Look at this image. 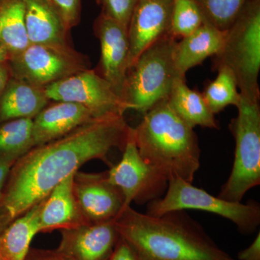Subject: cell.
<instances>
[{
    "label": "cell",
    "mask_w": 260,
    "mask_h": 260,
    "mask_svg": "<svg viewBox=\"0 0 260 260\" xmlns=\"http://www.w3.org/2000/svg\"><path fill=\"white\" fill-rule=\"evenodd\" d=\"M216 70V78L205 86L202 93L210 110L215 115L229 106L237 107L241 100L237 79L232 70L226 66L219 67Z\"/></svg>",
    "instance_id": "24"
},
{
    "label": "cell",
    "mask_w": 260,
    "mask_h": 260,
    "mask_svg": "<svg viewBox=\"0 0 260 260\" xmlns=\"http://www.w3.org/2000/svg\"><path fill=\"white\" fill-rule=\"evenodd\" d=\"M130 129L124 116L99 118L17 159L0 197V234L85 162L99 159L111 165L108 154L123 151Z\"/></svg>",
    "instance_id": "1"
},
{
    "label": "cell",
    "mask_w": 260,
    "mask_h": 260,
    "mask_svg": "<svg viewBox=\"0 0 260 260\" xmlns=\"http://www.w3.org/2000/svg\"><path fill=\"white\" fill-rule=\"evenodd\" d=\"M60 15L65 27L71 30L80 23L81 16V0H51Z\"/></svg>",
    "instance_id": "28"
},
{
    "label": "cell",
    "mask_w": 260,
    "mask_h": 260,
    "mask_svg": "<svg viewBox=\"0 0 260 260\" xmlns=\"http://www.w3.org/2000/svg\"><path fill=\"white\" fill-rule=\"evenodd\" d=\"M73 188L84 216L90 223L114 220L124 209L121 191L108 181L107 172H76Z\"/></svg>",
    "instance_id": "12"
},
{
    "label": "cell",
    "mask_w": 260,
    "mask_h": 260,
    "mask_svg": "<svg viewBox=\"0 0 260 260\" xmlns=\"http://www.w3.org/2000/svg\"><path fill=\"white\" fill-rule=\"evenodd\" d=\"M26 260H66L59 255L55 250L42 251L32 250L29 251Z\"/></svg>",
    "instance_id": "32"
},
{
    "label": "cell",
    "mask_w": 260,
    "mask_h": 260,
    "mask_svg": "<svg viewBox=\"0 0 260 260\" xmlns=\"http://www.w3.org/2000/svg\"><path fill=\"white\" fill-rule=\"evenodd\" d=\"M116 220L61 230L55 251L66 260H107L119 239Z\"/></svg>",
    "instance_id": "13"
},
{
    "label": "cell",
    "mask_w": 260,
    "mask_h": 260,
    "mask_svg": "<svg viewBox=\"0 0 260 260\" xmlns=\"http://www.w3.org/2000/svg\"><path fill=\"white\" fill-rule=\"evenodd\" d=\"M11 78L12 73L9 61H2L0 62V96Z\"/></svg>",
    "instance_id": "33"
},
{
    "label": "cell",
    "mask_w": 260,
    "mask_h": 260,
    "mask_svg": "<svg viewBox=\"0 0 260 260\" xmlns=\"http://www.w3.org/2000/svg\"><path fill=\"white\" fill-rule=\"evenodd\" d=\"M75 174L61 181L43 200L39 217L40 232L72 229L90 223L82 213L75 195Z\"/></svg>",
    "instance_id": "16"
},
{
    "label": "cell",
    "mask_w": 260,
    "mask_h": 260,
    "mask_svg": "<svg viewBox=\"0 0 260 260\" xmlns=\"http://www.w3.org/2000/svg\"><path fill=\"white\" fill-rule=\"evenodd\" d=\"M225 31L205 21L189 35L177 41L173 58L178 75L185 78L188 70L201 64L208 57L216 55L221 49Z\"/></svg>",
    "instance_id": "17"
},
{
    "label": "cell",
    "mask_w": 260,
    "mask_h": 260,
    "mask_svg": "<svg viewBox=\"0 0 260 260\" xmlns=\"http://www.w3.org/2000/svg\"><path fill=\"white\" fill-rule=\"evenodd\" d=\"M30 44H70V30L51 0H24Z\"/></svg>",
    "instance_id": "18"
},
{
    "label": "cell",
    "mask_w": 260,
    "mask_h": 260,
    "mask_svg": "<svg viewBox=\"0 0 260 260\" xmlns=\"http://www.w3.org/2000/svg\"><path fill=\"white\" fill-rule=\"evenodd\" d=\"M34 119L20 118L0 126V158L18 159L34 148Z\"/></svg>",
    "instance_id": "23"
},
{
    "label": "cell",
    "mask_w": 260,
    "mask_h": 260,
    "mask_svg": "<svg viewBox=\"0 0 260 260\" xmlns=\"http://www.w3.org/2000/svg\"><path fill=\"white\" fill-rule=\"evenodd\" d=\"M0 42L10 59L30 44L24 0H0Z\"/></svg>",
    "instance_id": "22"
},
{
    "label": "cell",
    "mask_w": 260,
    "mask_h": 260,
    "mask_svg": "<svg viewBox=\"0 0 260 260\" xmlns=\"http://www.w3.org/2000/svg\"><path fill=\"white\" fill-rule=\"evenodd\" d=\"M45 91L49 100L80 104L96 119L124 116L130 110L110 83L95 70H85L51 84L46 87Z\"/></svg>",
    "instance_id": "9"
},
{
    "label": "cell",
    "mask_w": 260,
    "mask_h": 260,
    "mask_svg": "<svg viewBox=\"0 0 260 260\" xmlns=\"http://www.w3.org/2000/svg\"><path fill=\"white\" fill-rule=\"evenodd\" d=\"M0 260H2L1 257H0Z\"/></svg>",
    "instance_id": "35"
},
{
    "label": "cell",
    "mask_w": 260,
    "mask_h": 260,
    "mask_svg": "<svg viewBox=\"0 0 260 260\" xmlns=\"http://www.w3.org/2000/svg\"><path fill=\"white\" fill-rule=\"evenodd\" d=\"M108 181L121 191L124 208L137 204H148L161 198L168 186V179L145 161L138 151L133 127L123 150L120 161L107 172Z\"/></svg>",
    "instance_id": "10"
},
{
    "label": "cell",
    "mask_w": 260,
    "mask_h": 260,
    "mask_svg": "<svg viewBox=\"0 0 260 260\" xmlns=\"http://www.w3.org/2000/svg\"><path fill=\"white\" fill-rule=\"evenodd\" d=\"M8 61L13 78L42 88L90 67L88 56L71 44H30Z\"/></svg>",
    "instance_id": "8"
},
{
    "label": "cell",
    "mask_w": 260,
    "mask_h": 260,
    "mask_svg": "<svg viewBox=\"0 0 260 260\" xmlns=\"http://www.w3.org/2000/svg\"><path fill=\"white\" fill-rule=\"evenodd\" d=\"M139 0H96L101 13L128 28L130 18Z\"/></svg>",
    "instance_id": "27"
},
{
    "label": "cell",
    "mask_w": 260,
    "mask_h": 260,
    "mask_svg": "<svg viewBox=\"0 0 260 260\" xmlns=\"http://www.w3.org/2000/svg\"><path fill=\"white\" fill-rule=\"evenodd\" d=\"M259 101L241 95L238 115L229 124L235 154L232 172L218 194L228 201L241 203L248 191L260 184Z\"/></svg>",
    "instance_id": "6"
},
{
    "label": "cell",
    "mask_w": 260,
    "mask_h": 260,
    "mask_svg": "<svg viewBox=\"0 0 260 260\" xmlns=\"http://www.w3.org/2000/svg\"><path fill=\"white\" fill-rule=\"evenodd\" d=\"M10 56L8 51L3 47V44L0 42V62L2 61H9Z\"/></svg>",
    "instance_id": "34"
},
{
    "label": "cell",
    "mask_w": 260,
    "mask_h": 260,
    "mask_svg": "<svg viewBox=\"0 0 260 260\" xmlns=\"http://www.w3.org/2000/svg\"><path fill=\"white\" fill-rule=\"evenodd\" d=\"M16 160L15 158H0V197L4 189L10 169Z\"/></svg>",
    "instance_id": "31"
},
{
    "label": "cell",
    "mask_w": 260,
    "mask_h": 260,
    "mask_svg": "<svg viewBox=\"0 0 260 260\" xmlns=\"http://www.w3.org/2000/svg\"><path fill=\"white\" fill-rule=\"evenodd\" d=\"M43 200L13 220L0 234L2 260H26L30 243L40 233L39 217Z\"/></svg>",
    "instance_id": "20"
},
{
    "label": "cell",
    "mask_w": 260,
    "mask_h": 260,
    "mask_svg": "<svg viewBox=\"0 0 260 260\" xmlns=\"http://www.w3.org/2000/svg\"><path fill=\"white\" fill-rule=\"evenodd\" d=\"M116 223L119 237L140 260H238L184 210L152 215L129 206Z\"/></svg>",
    "instance_id": "2"
},
{
    "label": "cell",
    "mask_w": 260,
    "mask_h": 260,
    "mask_svg": "<svg viewBox=\"0 0 260 260\" xmlns=\"http://www.w3.org/2000/svg\"><path fill=\"white\" fill-rule=\"evenodd\" d=\"M91 112L75 103L55 102L47 106L34 119V145L49 143L94 120Z\"/></svg>",
    "instance_id": "15"
},
{
    "label": "cell",
    "mask_w": 260,
    "mask_h": 260,
    "mask_svg": "<svg viewBox=\"0 0 260 260\" xmlns=\"http://www.w3.org/2000/svg\"><path fill=\"white\" fill-rule=\"evenodd\" d=\"M107 260H140L125 241L119 237L115 247Z\"/></svg>",
    "instance_id": "29"
},
{
    "label": "cell",
    "mask_w": 260,
    "mask_h": 260,
    "mask_svg": "<svg viewBox=\"0 0 260 260\" xmlns=\"http://www.w3.org/2000/svg\"><path fill=\"white\" fill-rule=\"evenodd\" d=\"M49 102L45 88L12 77L0 96V121L34 119Z\"/></svg>",
    "instance_id": "19"
},
{
    "label": "cell",
    "mask_w": 260,
    "mask_h": 260,
    "mask_svg": "<svg viewBox=\"0 0 260 260\" xmlns=\"http://www.w3.org/2000/svg\"><path fill=\"white\" fill-rule=\"evenodd\" d=\"M238 260H260V232L246 249L238 254Z\"/></svg>",
    "instance_id": "30"
},
{
    "label": "cell",
    "mask_w": 260,
    "mask_h": 260,
    "mask_svg": "<svg viewBox=\"0 0 260 260\" xmlns=\"http://www.w3.org/2000/svg\"><path fill=\"white\" fill-rule=\"evenodd\" d=\"M177 41L171 34L161 38L145 49L129 67L122 99L130 110L144 114L167 99L173 84L181 78L173 58Z\"/></svg>",
    "instance_id": "4"
},
{
    "label": "cell",
    "mask_w": 260,
    "mask_h": 260,
    "mask_svg": "<svg viewBox=\"0 0 260 260\" xmlns=\"http://www.w3.org/2000/svg\"><path fill=\"white\" fill-rule=\"evenodd\" d=\"M205 21L196 0H174L170 34L177 40L189 35Z\"/></svg>",
    "instance_id": "26"
},
{
    "label": "cell",
    "mask_w": 260,
    "mask_h": 260,
    "mask_svg": "<svg viewBox=\"0 0 260 260\" xmlns=\"http://www.w3.org/2000/svg\"><path fill=\"white\" fill-rule=\"evenodd\" d=\"M167 102L176 114L193 129L198 126L219 129L215 114L210 110L203 94L189 88L185 78L175 80Z\"/></svg>",
    "instance_id": "21"
},
{
    "label": "cell",
    "mask_w": 260,
    "mask_h": 260,
    "mask_svg": "<svg viewBox=\"0 0 260 260\" xmlns=\"http://www.w3.org/2000/svg\"><path fill=\"white\" fill-rule=\"evenodd\" d=\"M93 30L101 44L100 62L95 70L122 99L129 68L127 28L101 13L94 22Z\"/></svg>",
    "instance_id": "11"
},
{
    "label": "cell",
    "mask_w": 260,
    "mask_h": 260,
    "mask_svg": "<svg viewBox=\"0 0 260 260\" xmlns=\"http://www.w3.org/2000/svg\"><path fill=\"white\" fill-rule=\"evenodd\" d=\"M133 133L142 158L168 181L178 178L193 182L200 167L199 140L167 99L145 113Z\"/></svg>",
    "instance_id": "3"
},
{
    "label": "cell",
    "mask_w": 260,
    "mask_h": 260,
    "mask_svg": "<svg viewBox=\"0 0 260 260\" xmlns=\"http://www.w3.org/2000/svg\"><path fill=\"white\" fill-rule=\"evenodd\" d=\"M220 66L234 73L241 95L259 99L260 0L249 3L225 30L221 49L213 56V70Z\"/></svg>",
    "instance_id": "5"
},
{
    "label": "cell",
    "mask_w": 260,
    "mask_h": 260,
    "mask_svg": "<svg viewBox=\"0 0 260 260\" xmlns=\"http://www.w3.org/2000/svg\"><path fill=\"white\" fill-rule=\"evenodd\" d=\"M197 210L208 212L231 220L243 234L255 232L260 224V206L254 200L244 204L228 201L192 185V183L174 178L168 182L165 194L147 204V213L152 215L178 210Z\"/></svg>",
    "instance_id": "7"
},
{
    "label": "cell",
    "mask_w": 260,
    "mask_h": 260,
    "mask_svg": "<svg viewBox=\"0 0 260 260\" xmlns=\"http://www.w3.org/2000/svg\"><path fill=\"white\" fill-rule=\"evenodd\" d=\"M173 4L174 0L138 2L127 28L129 68L145 49L171 34Z\"/></svg>",
    "instance_id": "14"
},
{
    "label": "cell",
    "mask_w": 260,
    "mask_h": 260,
    "mask_svg": "<svg viewBox=\"0 0 260 260\" xmlns=\"http://www.w3.org/2000/svg\"><path fill=\"white\" fill-rule=\"evenodd\" d=\"M205 20L219 30L232 26L244 8L252 0H196Z\"/></svg>",
    "instance_id": "25"
}]
</instances>
